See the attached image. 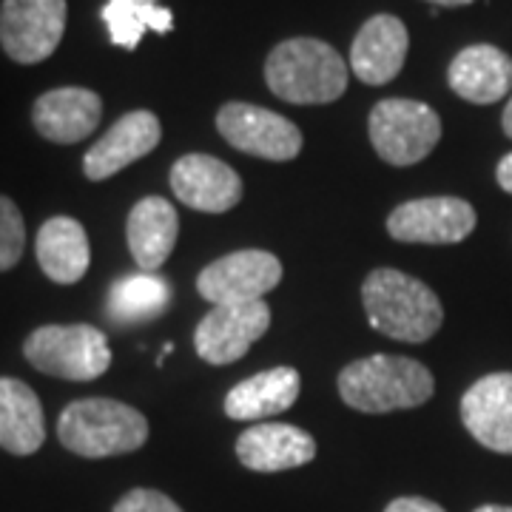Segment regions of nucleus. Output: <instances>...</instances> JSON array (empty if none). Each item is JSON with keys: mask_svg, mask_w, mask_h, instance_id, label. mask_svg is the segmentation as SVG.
Segmentation results:
<instances>
[{"mask_svg": "<svg viewBox=\"0 0 512 512\" xmlns=\"http://www.w3.org/2000/svg\"><path fill=\"white\" fill-rule=\"evenodd\" d=\"M362 305L370 328L407 345L433 339L444 322V308L436 291L396 268H376L365 276Z\"/></svg>", "mask_w": 512, "mask_h": 512, "instance_id": "1", "label": "nucleus"}, {"mask_svg": "<svg viewBox=\"0 0 512 512\" xmlns=\"http://www.w3.org/2000/svg\"><path fill=\"white\" fill-rule=\"evenodd\" d=\"M342 402L370 416L413 410L433 399L436 379L427 367L410 356L376 353L356 359L339 373Z\"/></svg>", "mask_w": 512, "mask_h": 512, "instance_id": "2", "label": "nucleus"}, {"mask_svg": "<svg viewBox=\"0 0 512 512\" xmlns=\"http://www.w3.org/2000/svg\"><path fill=\"white\" fill-rule=\"evenodd\" d=\"M271 94L293 106H325L348 92V66L342 55L316 37H291L265 60Z\"/></svg>", "mask_w": 512, "mask_h": 512, "instance_id": "3", "label": "nucleus"}, {"mask_svg": "<svg viewBox=\"0 0 512 512\" xmlns=\"http://www.w3.org/2000/svg\"><path fill=\"white\" fill-rule=\"evenodd\" d=\"M57 439L80 458H111L137 453L148 441V419L117 399H77L57 419Z\"/></svg>", "mask_w": 512, "mask_h": 512, "instance_id": "4", "label": "nucleus"}, {"mask_svg": "<svg viewBox=\"0 0 512 512\" xmlns=\"http://www.w3.org/2000/svg\"><path fill=\"white\" fill-rule=\"evenodd\" d=\"M26 362L55 379L94 382L111 367L109 336L94 325H43L23 342Z\"/></svg>", "mask_w": 512, "mask_h": 512, "instance_id": "5", "label": "nucleus"}, {"mask_svg": "<svg viewBox=\"0 0 512 512\" xmlns=\"http://www.w3.org/2000/svg\"><path fill=\"white\" fill-rule=\"evenodd\" d=\"M367 131L373 151L384 163L404 168V165L421 163L439 146L441 117L419 100L387 97L370 111Z\"/></svg>", "mask_w": 512, "mask_h": 512, "instance_id": "6", "label": "nucleus"}, {"mask_svg": "<svg viewBox=\"0 0 512 512\" xmlns=\"http://www.w3.org/2000/svg\"><path fill=\"white\" fill-rule=\"evenodd\" d=\"M66 12V0H3L0 49L20 66L49 60L66 32Z\"/></svg>", "mask_w": 512, "mask_h": 512, "instance_id": "7", "label": "nucleus"}, {"mask_svg": "<svg viewBox=\"0 0 512 512\" xmlns=\"http://www.w3.org/2000/svg\"><path fill=\"white\" fill-rule=\"evenodd\" d=\"M217 131L231 148L268 163H291L305 146L302 131L288 117L239 100L217 111Z\"/></svg>", "mask_w": 512, "mask_h": 512, "instance_id": "8", "label": "nucleus"}, {"mask_svg": "<svg viewBox=\"0 0 512 512\" xmlns=\"http://www.w3.org/2000/svg\"><path fill=\"white\" fill-rule=\"evenodd\" d=\"M476 208L461 197H421L396 205L387 234L407 245H458L476 231Z\"/></svg>", "mask_w": 512, "mask_h": 512, "instance_id": "9", "label": "nucleus"}, {"mask_svg": "<svg viewBox=\"0 0 512 512\" xmlns=\"http://www.w3.org/2000/svg\"><path fill=\"white\" fill-rule=\"evenodd\" d=\"M271 328V308L265 299L239 302V305H214L194 330V350L202 362L222 367L239 362L254 342Z\"/></svg>", "mask_w": 512, "mask_h": 512, "instance_id": "10", "label": "nucleus"}, {"mask_svg": "<svg viewBox=\"0 0 512 512\" xmlns=\"http://www.w3.org/2000/svg\"><path fill=\"white\" fill-rule=\"evenodd\" d=\"M279 282H282V262L276 259V254L245 248L205 265L197 276V293L211 305H239V302L262 299Z\"/></svg>", "mask_w": 512, "mask_h": 512, "instance_id": "11", "label": "nucleus"}, {"mask_svg": "<svg viewBox=\"0 0 512 512\" xmlns=\"http://www.w3.org/2000/svg\"><path fill=\"white\" fill-rule=\"evenodd\" d=\"M168 185L185 208L202 214H225L242 200V177L220 157L185 154L171 165Z\"/></svg>", "mask_w": 512, "mask_h": 512, "instance_id": "12", "label": "nucleus"}, {"mask_svg": "<svg viewBox=\"0 0 512 512\" xmlns=\"http://www.w3.org/2000/svg\"><path fill=\"white\" fill-rule=\"evenodd\" d=\"M160 140H163V126L154 111H128L86 151L83 174L92 183H103L151 154L160 146Z\"/></svg>", "mask_w": 512, "mask_h": 512, "instance_id": "13", "label": "nucleus"}, {"mask_svg": "<svg viewBox=\"0 0 512 512\" xmlns=\"http://www.w3.org/2000/svg\"><path fill=\"white\" fill-rule=\"evenodd\" d=\"M467 433L487 450L512 456V373H487L461 399Z\"/></svg>", "mask_w": 512, "mask_h": 512, "instance_id": "14", "label": "nucleus"}, {"mask_svg": "<svg viewBox=\"0 0 512 512\" xmlns=\"http://www.w3.org/2000/svg\"><path fill=\"white\" fill-rule=\"evenodd\" d=\"M103 120L100 94L83 86H63L43 92L32 106L35 131L57 146H74L89 140Z\"/></svg>", "mask_w": 512, "mask_h": 512, "instance_id": "15", "label": "nucleus"}, {"mask_svg": "<svg viewBox=\"0 0 512 512\" xmlns=\"http://www.w3.org/2000/svg\"><path fill=\"white\" fill-rule=\"evenodd\" d=\"M410 49L407 26L396 15H373L353 37L350 72L367 86H384L404 69Z\"/></svg>", "mask_w": 512, "mask_h": 512, "instance_id": "16", "label": "nucleus"}, {"mask_svg": "<svg viewBox=\"0 0 512 512\" xmlns=\"http://www.w3.org/2000/svg\"><path fill=\"white\" fill-rule=\"evenodd\" d=\"M237 458L242 467L254 473L296 470L316 458V441L302 427L282 421H259L237 439Z\"/></svg>", "mask_w": 512, "mask_h": 512, "instance_id": "17", "label": "nucleus"}, {"mask_svg": "<svg viewBox=\"0 0 512 512\" xmlns=\"http://www.w3.org/2000/svg\"><path fill=\"white\" fill-rule=\"evenodd\" d=\"M450 89L476 106H493L512 92V57L490 43L461 49L447 69Z\"/></svg>", "mask_w": 512, "mask_h": 512, "instance_id": "18", "label": "nucleus"}, {"mask_svg": "<svg viewBox=\"0 0 512 512\" xmlns=\"http://www.w3.org/2000/svg\"><path fill=\"white\" fill-rule=\"evenodd\" d=\"M180 237V217L177 208L163 197H143L126 220L128 254L137 262L140 271L157 274L174 254Z\"/></svg>", "mask_w": 512, "mask_h": 512, "instance_id": "19", "label": "nucleus"}, {"mask_svg": "<svg viewBox=\"0 0 512 512\" xmlns=\"http://www.w3.org/2000/svg\"><path fill=\"white\" fill-rule=\"evenodd\" d=\"M299 393H302L299 370L279 365L234 384L222 407L231 421H265L291 410Z\"/></svg>", "mask_w": 512, "mask_h": 512, "instance_id": "20", "label": "nucleus"}, {"mask_svg": "<svg viewBox=\"0 0 512 512\" xmlns=\"http://www.w3.org/2000/svg\"><path fill=\"white\" fill-rule=\"evenodd\" d=\"M40 271L57 285H77L92 265V245L83 222L57 214L40 225L35 239Z\"/></svg>", "mask_w": 512, "mask_h": 512, "instance_id": "21", "label": "nucleus"}, {"mask_svg": "<svg viewBox=\"0 0 512 512\" xmlns=\"http://www.w3.org/2000/svg\"><path fill=\"white\" fill-rule=\"evenodd\" d=\"M46 441V419L37 393L20 379L0 376V447L12 456H32Z\"/></svg>", "mask_w": 512, "mask_h": 512, "instance_id": "22", "label": "nucleus"}, {"mask_svg": "<svg viewBox=\"0 0 512 512\" xmlns=\"http://www.w3.org/2000/svg\"><path fill=\"white\" fill-rule=\"evenodd\" d=\"M171 305V285L157 274H128L114 282L106 311L120 325H140L163 316Z\"/></svg>", "mask_w": 512, "mask_h": 512, "instance_id": "23", "label": "nucleus"}, {"mask_svg": "<svg viewBox=\"0 0 512 512\" xmlns=\"http://www.w3.org/2000/svg\"><path fill=\"white\" fill-rule=\"evenodd\" d=\"M100 18L109 29L111 43L126 52H134L146 32L168 35L174 29V15L160 6V0H109L100 9Z\"/></svg>", "mask_w": 512, "mask_h": 512, "instance_id": "24", "label": "nucleus"}, {"mask_svg": "<svg viewBox=\"0 0 512 512\" xmlns=\"http://www.w3.org/2000/svg\"><path fill=\"white\" fill-rule=\"evenodd\" d=\"M26 248V222L18 202L0 194V274L12 271L23 259Z\"/></svg>", "mask_w": 512, "mask_h": 512, "instance_id": "25", "label": "nucleus"}, {"mask_svg": "<svg viewBox=\"0 0 512 512\" xmlns=\"http://www.w3.org/2000/svg\"><path fill=\"white\" fill-rule=\"evenodd\" d=\"M111 512H185L174 498H168L160 490H148V487H134L128 490Z\"/></svg>", "mask_w": 512, "mask_h": 512, "instance_id": "26", "label": "nucleus"}, {"mask_svg": "<svg viewBox=\"0 0 512 512\" xmlns=\"http://www.w3.org/2000/svg\"><path fill=\"white\" fill-rule=\"evenodd\" d=\"M384 512H447L441 504L430 501V498H419V495H404V498H396L390 501Z\"/></svg>", "mask_w": 512, "mask_h": 512, "instance_id": "27", "label": "nucleus"}, {"mask_svg": "<svg viewBox=\"0 0 512 512\" xmlns=\"http://www.w3.org/2000/svg\"><path fill=\"white\" fill-rule=\"evenodd\" d=\"M495 180H498V185H501L507 194H512V151L501 157V163L495 168Z\"/></svg>", "mask_w": 512, "mask_h": 512, "instance_id": "28", "label": "nucleus"}, {"mask_svg": "<svg viewBox=\"0 0 512 512\" xmlns=\"http://www.w3.org/2000/svg\"><path fill=\"white\" fill-rule=\"evenodd\" d=\"M501 128H504V134L512 140V97L510 103H507V109H504V114H501Z\"/></svg>", "mask_w": 512, "mask_h": 512, "instance_id": "29", "label": "nucleus"}, {"mask_svg": "<svg viewBox=\"0 0 512 512\" xmlns=\"http://www.w3.org/2000/svg\"><path fill=\"white\" fill-rule=\"evenodd\" d=\"M427 3H433V6H470L473 0H427Z\"/></svg>", "mask_w": 512, "mask_h": 512, "instance_id": "30", "label": "nucleus"}, {"mask_svg": "<svg viewBox=\"0 0 512 512\" xmlns=\"http://www.w3.org/2000/svg\"><path fill=\"white\" fill-rule=\"evenodd\" d=\"M476 512H512V507H501V504H484V507H478Z\"/></svg>", "mask_w": 512, "mask_h": 512, "instance_id": "31", "label": "nucleus"}]
</instances>
